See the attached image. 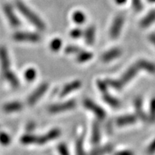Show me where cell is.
<instances>
[{
    "mask_svg": "<svg viewBox=\"0 0 155 155\" xmlns=\"http://www.w3.org/2000/svg\"><path fill=\"white\" fill-rule=\"evenodd\" d=\"M16 6L18 9L22 13V15H24L25 18L28 21L32 23L34 26H35L37 28L40 30H44L45 28V25L44 22H42L41 19L33 11H32L30 8H28L24 3L20 1L16 2Z\"/></svg>",
    "mask_w": 155,
    "mask_h": 155,
    "instance_id": "1",
    "label": "cell"
},
{
    "mask_svg": "<svg viewBox=\"0 0 155 155\" xmlns=\"http://www.w3.org/2000/svg\"><path fill=\"white\" fill-rule=\"evenodd\" d=\"M13 38L17 42H38L40 41V37L38 34L30 32H17L13 35Z\"/></svg>",
    "mask_w": 155,
    "mask_h": 155,
    "instance_id": "2",
    "label": "cell"
},
{
    "mask_svg": "<svg viewBox=\"0 0 155 155\" xmlns=\"http://www.w3.org/2000/svg\"><path fill=\"white\" fill-rule=\"evenodd\" d=\"M124 24V17L122 15H117L114 18L110 28V37L112 39L118 38L121 34Z\"/></svg>",
    "mask_w": 155,
    "mask_h": 155,
    "instance_id": "3",
    "label": "cell"
},
{
    "mask_svg": "<svg viewBox=\"0 0 155 155\" xmlns=\"http://www.w3.org/2000/svg\"><path fill=\"white\" fill-rule=\"evenodd\" d=\"M83 105L86 108H88L89 111H92L99 120H104L106 118V111L93 101L86 98L83 101Z\"/></svg>",
    "mask_w": 155,
    "mask_h": 155,
    "instance_id": "4",
    "label": "cell"
},
{
    "mask_svg": "<svg viewBox=\"0 0 155 155\" xmlns=\"http://www.w3.org/2000/svg\"><path fill=\"white\" fill-rule=\"evenodd\" d=\"M75 106H76V103H75V101L71 100L59 104H55V105L50 106L48 108V111L52 114L61 113V112H64L73 109L75 107Z\"/></svg>",
    "mask_w": 155,
    "mask_h": 155,
    "instance_id": "5",
    "label": "cell"
},
{
    "mask_svg": "<svg viewBox=\"0 0 155 155\" xmlns=\"http://www.w3.org/2000/svg\"><path fill=\"white\" fill-rule=\"evenodd\" d=\"M48 89V83H42L40 86H39L38 88L29 96V98H28V104L30 106L35 104L40 100V98H41L42 96L45 94Z\"/></svg>",
    "mask_w": 155,
    "mask_h": 155,
    "instance_id": "6",
    "label": "cell"
},
{
    "mask_svg": "<svg viewBox=\"0 0 155 155\" xmlns=\"http://www.w3.org/2000/svg\"><path fill=\"white\" fill-rule=\"evenodd\" d=\"M61 134V131L59 129H53L48 131L45 134L42 136H38L37 139V144L42 145L49 142L50 141L55 140L59 137Z\"/></svg>",
    "mask_w": 155,
    "mask_h": 155,
    "instance_id": "7",
    "label": "cell"
},
{
    "mask_svg": "<svg viewBox=\"0 0 155 155\" xmlns=\"http://www.w3.org/2000/svg\"><path fill=\"white\" fill-rule=\"evenodd\" d=\"M4 12L8 19L9 24L14 28H17V27L20 26V21L15 15L14 10H13L12 7L9 5H5L4 6Z\"/></svg>",
    "mask_w": 155,
    "mask_h": 155,
    "instance_id": "8",
    "label": "cell"
},
{
    "mask_svg": "<svg viewBox=\"0 0 155 155\" xmlns=\"http://www.w3.org/2000/svg\"><path fill=\"white\" fill-rule=\"evenodd\" d=\"M0 63H1L2 71L3 75L10 71L9 70L10 62H9V55L7 49L4 47L0 48Z\"/></svg>",
    "mask_w": 155,
    "mask_h": 155,
    "instance_id": "9",
    "label": "cell"
},
{
    "mask_svg": "<svg viewBox=\"0 0 155 155\" xmlns=\"http://www.w3.org/2000/svg\"><path fill=\"white\" fill-rule=\"evenodd\" d=\"M122 54V50L119 48H114L106 51L101 56V61L104 63H108L116 59Z\"/></svg>",
    "mask_w": 155,
    "mask_h": 155,
    "instance_id": "10",
    "label": "cell"
},
{
    "mask_svg": "<svg viewBox=\"0 0 155 155\" xmlns=\"http://www.w3.org/2000/svg\"><path fill=\"white\" fill-rule=\"evenodd\" d=\"M136 66L139 70H143L152 74H155V64L147 60H139L136 63Z\"/></svg>",
    "mask_w": 155,
    "mask_h": 155,
    "instance_id": "11",
    "label": "cell"
},
{
    "mask_svg": "<svg viewBox=\"0 0 155 155\" xmlns=\"http://www.w3.org/2000/svg\"><path fill=\"white\" fill-rule=\"evenodd\" d=\"M82 85V83L80 81H74L73 82L68 83L67 85H65V87L62 89V91L60 93V96L64 97L67 95H68L71 93H72L73 91L77 90Z\"/></svg>",
    "mask_w": 155,
    "mask_h": 155,
    "instance_id": "12",
    "label": "cell"
},
{
    "mask_svg": "<svg viewBox=\"0 0 155 155\" xmlns=\"http://www.w3.org/2000/svg\"><path fill=\"white\" fill-rule=\"evenodd\" d=\"M136 121H137V116L129 114V115L119 116V118H117L116 124L118 127H124V126L133 124Z\"/></svg>",
    "mask_w": 155,
    "mask_h": 155,
    "instance_id": "13",
    "label": "cell"
},
{
    "mask_svg": "<svg viewBox=\"0 0 155 155\" xmlns=\"http://www.w3.org/2000/svg\"><path fill=\"white\" fill-rule=\"evenodd\" d=\"M138 70L139 69L137 68L136 65H134V66H131L130 68H129L127 71L124 73L123 75H122L120 81H121V83H123L124 85L126 84V83H128L129 81H131V79H133L135 77Z\"/></svg>",
    "mask_w": 155,
    "mask_h": 155,
    "instance_id": "14",
    "label": "cell"
},
{
    "mask_svg": "<svg viewBox=\"0 0 155 155\" xmlns=\"http://www.w3.org/2000/svg\"><path fill=\"white\" fill-rule=\"evenodd\" d=\"M134 102V107L137 116H138L139 119L142 120L143 121H146L147 120V116L144 113V110H143L142 100H141V98L138 97V98H135Z\"/></svg>",
    "mask_w": 155,
    "mask_h": 155,
    "instance_id": "15",
    "label": "cell"
},
{
    "mask_svg": "<svg viewBox=\"0 0 155 155\" xmlns=\"http://www.w3.org/2000/svg\"><path fill=\"white\" fill-rule=\"evenodd\" d=\"M85 41L88 45H93L96 38V28L94 26H89L84 32Z\"/></svg>",
    "mask_w": 155,
    "mask_h": 155,
    "instance_id": "16",
    "label": "cell"
},
{
    "mask_svg": "<svg viewBox=\"0 0 155 155\" xmlns=\"http://www.w3.org/2000/svg\"><path fill=\"white\" fill-rule=\"evenodd\" d=\"M155 22V9L150 11V12L141 19L140 25L141 28H146L152 25Z\"/></svg>",
    "mask_w": 155,
    "mask_h": 155,
    "instance_id": "17",
    "label": "cell"
},
{
    "mask_svg": "<svg viewBox=\"0 0 155 155\" xmlns=\"http://www.w3.org/2000/svg\"><path fill=\"white\" fill-rule=\"evenodd\" d=\"M22 104L20 102L14 101L5 104L3 107V110L7 113H12V112L21 111L22 109Z\"/></svg>",
    "mask_w": 155,
    "mask_h": 155,
    "instance_id": "18",
    "label": "cell"
},
{
    "mask_svg": "<svg viewBox=\"0 0 155 155\" xmlns=\"http://www.w3.org/2000/svg\"><path fill=\"white\" fill-rule=\"evenodd\" d=\"M101 140V131L98 123L94 122L92 127L91 141L94 144H98Z\"/></svg>",
    "mask_w": 155,
    "mask_h": 155,
    "instance_id": "19",
    "label": "cell"
},
{
    "mask_svg": "<svg viewBox=\"0 0 155 155\" xmlns=\"http://www.w3.org/2000/svg\"><path fill=\"white\" fill-rule=\"evenodd\" d=\"M113 148L114 147L112 144H106L105 146L95 149L91 153V155H106L108 153H111L113 150Z\"/></svg>",
    "mask_w": 155,
    "mask_h": 155,
    "instance_id": "20",
    "label": "cell"
},
{
    "mask_svg": "<svg viewBox=\"0 0 155 155\" xmlns=\"http://www.w3.org/2000/svg\"><path fill=\"white\" fill-rule=\"evenodd\" d=\"M3 76L5 77V78L8 81V83L13 87V88H18L19 86V79L17 78L16 75H15L12 71H9L8 73H6L5 75H3Z\"/></svg>",
    "mask_w": 155,
    "mask_h": 155,
    "instance_id": "21",
    "label": "cell"
},
{
    "mask_svg": "<svg viewBox=\"0 0 155 155\" xmlns=\"http://www.w3.org/2000/svg\"><path fill=\"white\" fill-rule=\"evenodd\" d=\"M103 99L104 100L106 104H108L109 106H111V107L113 108H119L120 106V102L115 97H114L111 95L107 94V93H105L103 96Z\"/></svg>",
    "mask_w": 155,
    "mask_h": 155,
    "instance_id": "22",
    "label": "cell"
},
{
    "mask_svg": "<svg viewBox=\"0 0 155 155\" xmlns=\"http://www.w3.org/2000/svg\"><path fill=\"white\" fill-rule=\"evenodd\" d=\"M72 19L75 24L77 25H83L86 22V17L84 13L81 11H75L73 12L72 15Z\"/></svg>",
    "mask_w": 155,
    "mask_h": 155,
    "instance_id": "23",
    "label": "cell"
},
{
    "mask_svg": "<svg viewBox=\"0 0 155 155\" xmlns=\"http://www.w3.org/2000/svg\"><path fill=\"white\" fill-rule=\"evenodd\" d=\"M37 139H38V136L28 134L22 136L20 141L23 144H37Z\"/></svg>",
    "mask_w": 155,
    "mask_h": 155,
    "instance_id": "24",
    "label": "cell"
},
{
    "mask_svg": "<svg viewBox=\"0 0 155 155\" xmlns=\"http://www.w3.org/2000/svg\"><path fill=\"white\" fill-rule=\"evenodd\" d=\"M93 53H90V52L88 51H81L79 53H78L77 56V61L78 63H85V62H87L90 61L91 59L93 58Z\"/></svg>",
    "mask_w": 155,
    "mask_h": 155,
    "instance_id": "25",
    "label": "cell"
},
{
    "mask_svg": "<svg viewBox=\"0 0 155 155\" xmlns=\"http://www.w3.org/2000/svg\"><path fill=\"white\" fill-rule=\"evenodd\" d=\"M106 83L110 85L111 87H112L115 90H121L124 87V84L121 83L120 80H114V79H108L106 81Z\"/></svg>",
    "mask_w": 155,
    "mask_h": 155,
    "instance_id": "26",
    "label": "cell"
},
{
    "mask_svg": "<svg viewBox=\"0 0 155 155\" xmlns=\"http://www.w3.org/2000/svg\"><path fill=\"white\" fill-rule=\"evenodd\" d=\"M62 41L60 38H55L50 42V48L53 52H57L61 48Z\"/></svg>",
    "mask_w": 155,
    "mask_h": 155,
    "instance_id": "27",
    "label": "cell"
},
{
    "mask_svg": "<svg viewBox=\"0 0 155 155\" xmlns=\"http://www.w3.org/2000/svg\"><path fill=\"white\" fill-rule=\"evenodd\" d=\"M36 75L37 72L35 69L34 68H28L25 73V78L27 80V81H28V82L33 81L35 79Z\"/></svg>",
    "mask_w": 155,
    "mask_h": 155,
    "instance_id": "28",
    "label": "cell"
},
{
    "mask_svg": "<svg viewBox=\"0 0 155 155\" xmlns=\"http://www.w3.org/2000/svg\"><path fill=\"white\" fill-rule=\"evenodd\" d=\"M76 153L77 155H86L83 148V137H80L76 141Z\"/></svg>",
    "mask_w": 155,
    "mask_h": 155,
    "instance_id": "29",
    "label": "cell"
},
{
    "mask_svg": "<svg viewBox=\"0 0 155 155\" xmlns=\"http://www.w3.org/2000/svg\"><path fill=\"white\" fill-rule=\"evenodd\" d=\"M131 5H132L133 9L136 12H140L144 7L141 0H131Z\"/></svg>",
    "mask_w": 155,
    "mask_h": 155,
    "instance_id": "30",
    "label": "cell"
},
{
    "mask_svg": "<svg viewBox=\"0 0 155 155\" xmlns=\"http://www.w3.org/2000/svg\"><path fill=\"white\" fill-rule=\"evenodd\" d=\"M81 51V48L76 45H68L65 48V52L67 54H78Z\"/></svg>",
    "mask_w": 155,
    "mask_h": 155,
    "instance_id": "31",
    "label": "cell"
},
{
    "mask_svg": "<svg viewBox=\"0 0 155 155\" xmlns=\"http://www.w3.org/2000/svg\"><path fill=\"white\" fill-rule=\"evenodd\" d=\"M11 141L10 137L7 133L0 132V143L3 145H8Z\"/></svg>",
    "mask_w": 155,
    "mask_h": 155,
    "instance_id": "32",
    "label": "cell"
},
{
    "mask_svg": "<svg viewBox=\"0 0 155 155\" xmlns=\"http://www.w3.org/2000/svg\"><path fill=\"white\" fill-rule=\"evenodd\" d=\"M150 119L152 121L155 122V98H153L150 103Z\"/></svg>",
    "mask_w": 155,
    "mask_h": 155,
    "instance_id": "33",
    "label": "cell"
},
{
    "mask_svg": "<svg viewBox=\"0 0 155 155\" xmlns=\"http://www.w3.org/2000/svg\"><path fill=\"white\" fill-rule=\"evenodd\" d=\"M58 151L61 155H70L68 149L64 143H61L58 146Z\"/></svg>",
    "mask_w": 155,
    "mask_h": 155,
    "instance_id": "34",
    "label": "cell"
},
{
    "mask_svg": "<svg viewBox=\"0 0 155 155\" xmlns=\"http://www.w3.org/2000/svg\"><path fill=\"white\" fill-rule=\"evenodd\" d=\"M83 35V32L81 29L80 28H74L70 32V35L73 38H78Z\"/></svg>",
    "mask_w": 155,
    "mask_h": 155,
    "instance_id": "35",
    "label": "cell"
},
{
    "mask_svg": "<svg viewBox=\"0 0 155 155\" xmlns=\"http://www.w3.org/2000/svg\"><path fill=\"white\" fill-rule=\"evenodd\" d=\"M97 86H98V88L101 91V92L103 93V94L107 93V83H106L105 82L101 80H98L97 81Z\"/></svg>",
    "mask_w": 155,
    "mask_h": 155,
    "instance_id": "36",
    "label": "cell"
},
{
    "mask_svg": "<svg viewBox=\"0 0 155 155\" xmlns=\"http://www.w3.org/2000/svg\"><path fill=\"white\" fill-rule=\"evenodd\" d=\"M146 153L147 155H153L155 154V139L151 142V144L147 147Z\"/></svg>",
    "mask_w": 155,
    "mask_h": 155,
    "instance_id": "37",
    "label": "cell"
},
{
    "mask_svg": "<svg viewBox=\"0 0 155 155\" xmlns=\"http://www.w3.org/2000/svg\"><path fill=\"white\" fill-rule=\"evenodd\" d=\"M116 155H134L132 152L129 150H124V151H120V152H117Z\"/></svg>",
    "mask_w": 155,
    "mask_h": 155,
    "instance_id": "38",
    "label": "cell"
},
{
    "mask_svg": "<svg viewBox=\"0 0 155 155\" xmlns=\"http://www.w3.org/2000/svg\"><path fill=\"white\" fill-rule=\"evenodd\" d=\"M149 40L155 47V33H152L149 36Z\"/></svg>",
    "mask_w": 155,
    "mask_h": 155,
    "instance_id": "39",
    "label": "cell"
},
{
    "mask_svg": "<svg viewBox=\"0 0 155 155\" xmlns=\"http://www.w3.org/2000/svg\"><path fill=\"white\" fill-rule=\"evenodd\" d=\"M114 2L119 5H122L127 2V0H114Z\"/></svg>",
    "mask_w": 155,
    "mask_h": 155,
    "instance_id": "40",
    "label": "cell"
},
{
    "mask_svg": "<svg viewBox=\"0 0 155 155\" xmlns=\"http://www.w3.org/2000/svg\"><path fill=\"white\" fill-rule=\"evenodd\" d=\"M150 3H155V0H147Z\"/></svg>",
    "mask_w": 155,
    "mask_h": 155,
    "instance_id": "41",
    "label": "cell"
}]
</instances>
